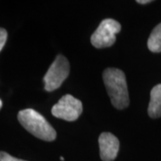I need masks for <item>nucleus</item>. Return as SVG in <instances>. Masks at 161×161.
<instances>
[{
  "label": "nucleus",
  "mask_w": 161,
  "mask_h": 161,
  "mask_svg": "<svg viewBox=\"0 0 161 161\" xmlns=\"http://www.w3.org/2000/svg\"><path fill=\"white\" fill-rule=\"evenodd\" d=\"M103 80L112 105L117 109L127 108L129 93L124 72L117 68H107L103 73Z\"/></svg>",
  "instance_id": "obj_1"
},
{
  "label": "nucleus",
  "mask_w": 161,
  "mask_h": 161,
  "mask_svg": "<svg viewBox=\"0 0 161 161\" xmlns=\"http://www.w3.org/2000/svg\"><path fill=\"white\" fill-rule=\"evenodd\" d=\"M17 117L23 128L35 137L46 142H53L57 137L56 130L46 118L36 110L31 108L21 110L18 113Z\"/></svg>",
  "instance_id": "obj_2"
},
{
  "label": "nucleus",
  "mask_w": 161,
  "mask_h": 161,
  "mask_svg": "<svg viewBox=\"0 0 161 161\" xmlns=\"http://www.w3.org/2000/svg\"><path fill=\"white\" fill-rule=\"evenodd\" d=\"M69 72L70 64L68 60L64 56H58L43 78L45 90L47 92H53L58 89L68 77Z\"/></svg>",
  "instance_id": "obj_3"
},
{
  "label": "nucleus",
  "mask_w": 161,
  "mask_h": 161,
  "mask_svg": "<svg viewBox=\"0 0 161 161\" xmlns=\"http://www.w3.org/2000/svg\"><path fill=\"white\" fill-rule=\"evenodd\" d=\"M121 31V24L114 19H105L98 25L91 38L92 44L97 48L111 47L116 40V34Z\"/></svg>",
  "instance_id": "obj_4"
},
{
  "label": "nucleus",
  "mask_w": 161,
  "mask_h": 161,
  "mask_svg": "<svg viewBox=\"0 0 161 161\" xmlns=\"http://www.w3.org/2000/svg\"><path fill=\"white\" fill-rule=\"evenodd\" d=\"M82 112V104L72 95H64L53 106L52 115L57 118L73 122L77 120Z\"/></svg>",
  "instance_id": "obj_5"
},
{
  "label": "nucleus",
  "mask_w": 161,
  "mask_h": 161,
  "mask_svg": "<svg viewBox=\"0 0 161 161\" xmlns=\"http://www.w3.org/2000/svg\"><path fill=\"white\" fill-rule=\"evenodd\" d=\"M100 158L103 161L115 160L118 150L119 141L110 132H102L98 138Z\"/></svg>",
  "instance_id": "obj_6"
},
{
  "label": "nucleus",
  "mask_w": 161,
  "mask_h": 161,
  "mask_svg": "<svg viewBox=\"0 0 161 161\" xmlns=\"http://www.w3.org/2000/svg\"><path fill=\"white\" fill-rule=\"evenodd\" d=\"M148 113L151 118H158L161 116V84L156 85L150 92Z\"/></svg>",
  "instance_id": "obj_7"
},
{
  "label": "nucleus",
  "mask_w": 161,
  "mask_h": 161,
  "mask_svg": "<svg viewBox=\"0 0 161 161\" xmlns=\"http://www.w3.org/2000/svg\"><path fill=\"white\" fill-rule=\"evenodd\" d=\"M148 47L151 52H161V23L158 24L151 31L148 40Z\"/></svg>",
  "instance_id": "obj_8"
},
{
  "label": "nucleus",
  "mask_w": 161,
  "mask_h": 161,
  "mask_svg": "<svg viewBox=\"0 0 161 161\" xmlns=\"http://www.w3.org/2000/svg\"><path fill=\"white\" fill-rule=\"evenodd\" d=\"M0 161H25L23 159H19L5 151H0Z\"/></svg>",
  "instance_id": "obj_9"
},
{
  "label": "nucleus",
  "mask_w": 161,
  "mask_h": 161,
  "mask_svg": "<svg viewBox=\"0 0 161 161\" xmlns=\"http://www.w3.org/2000/svg\"><path fill=\"white\" fill-rule=\"evenodd\" d=\"M6 40H7V31L4 28H0V51L5 46Z\"/></svg>",
  "instance_id": "obj_10"
},
{
  "label": "nucleus",
  "mask_w": 161,
  "mask_h": 161,
  "mask_svg": "<svg viewBox=\"0 0 161 161\" xmlns=\"http://www.w3.org/2000/svg\"><path fill=\"white\" fill-rule=\"evenodd\" d=\"M150 2H151L150 0H138V1H137V3H139V4H142V5L147 4V3H150Z\"/></svg>",
  "instance_id": "obj_11"
},
{
  "label": "nucleus",
  "mask_w": 161,
  "mask_h": 161,
  "mask_svg": "<svg viewBox=\"0 0 161 161\" xmlns=\"http://www.w3.org/2000/svg\"><path fill=\"white\" fill-rule=\"evenodd\" d=\"M2 105H3V104H2V100L0 99V109H1V108H2Z\"/></svg>",
  "instance_id": "obj_12"
}]
</instances>
